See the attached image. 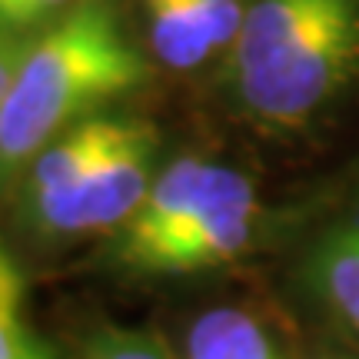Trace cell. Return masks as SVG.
<instances>
[{
	"label": "cell",
	"instance_id": "6da1fadb",
	"mask_svg": "<svg viewBox=\"0 0 359 359\" xmlns=\"http://www.w3.org/2000/svg\"><path fill=\"white\" fill-rule=\"evenodd\" d=\"M150 67L110 0H77L64 17L24 37L0 114V173L30 160L97 107L147 80Z\"/></svg>",
	"mask_w": 359,
	"mask_h": 359
},
{
	"label": "cell",
	"instance_id": "7a4b0ae2",
	"mask_svg": "<svg viewBox=\"0 0 359 359\" xmlns=\"http://www.w3.org/2000/svg\"><path fill=\"white\" fill-rule=\"evenodd\" d=\"M226 57L253 123L306 127L359 77V0H246Z\"/></svg>",
	"mask_w": 359,
	"mask_h": 359
},
{
	"label": "cell",
	"instance_id": "3957f363",
	"mask_svg": "<svg viewBox=\"0 0 359 359\" xmlns=\"http://www.w3.org/2000/svg\"><path fill=\"white\" fill-rule=\"evenodd\" d=\"M160 133L150 120L123 116L114 143L87 170L74 190L40 206L27 219L43 236H87V233L120 230L154 183Z\"/></svg>",
	"mask_w": 359,
	"mask_h": 359
},
{
	"label": "cell",
	"instance_id": "277c9868",
	"mask_svg": "<svg viewBox=\"0 0 359 359\" xmlns=\"http://www.w3.org/2000/svg\"><path fill=\"white\" fill-rule=\"evenodd\" d=\"M246 190H253V180L240 170L203 160L196 154L177 156L154 177L137 213L114 233V259L123 266L140 250L154 246L156 240Z\"/></svg>",
	"mask_w": 359,
	"mask_h": 359
},
{
	"label": "cell",
	"instance_id": "5b68a950",
	"mask_svg": "<svg viewBox=\"0 0 359 359\" xmlns=\"http://www.w3.org/2000/svg\"><path fill=\"white\" fill-rule=\"evenodd\" d=\"M257 217V190H246L226 203L213 206L203 217L190 219L187 226L173 230L163 240H156L154 246L140 250L133 259L123 263V269L147 273V276H183V273L217 269L236 259L253 243Z\"/></svg>",
	"mask_w": 359,
	"mask_h": 359
},
{
	"label": "cell",
	"instance_id": "8992f818",
	"mask_svg": "<svg viewBox=\"0 0 359 359\" xmlns=\"http://www.w3.org/2000/svg\"><path fill=\"white\" fill-rule=\"evenodd\" d=\"M246 0H143L150 50L170 70H193L230 53Z\"/></svg>",
	"mask_w": 359,
	"mask_h": 359
},
{
	"label": "cell",
	"instance_id": "52a82bcc",
	"mask_svg": "<svg viewBox=\"0 0 359 359\" xmlns=\"http://www.w3.org/2000/svg\"><path fill=\"white\" fill-rule=\"evenodd\" d=\"M123 116H87L77 127L64 130L57 140H50L30 160L24 183V210L34 213L40 206L53 203L57 196L74 190L80 180L87 177V170L103 156V150L114 143Z\"/></svg>",
	"mask_w": 359,
	"mask_h": 359
},
{
	"label": "cell",
	"instance_id": "ba28073f",
	"mask_svg": "<svg viewBox=\"0 0 359 359\" xmlns=\"http://www.w3.org/2000/svg\"><path fill=\"white\" fill-rule=\"evenodd\" d=\"M306 280L313 293L359 336V200L313 243Z\"/></svg>",
	"mask_w": 359,
	"mask_h": 359
},
{
	"label": "cell",
	"instance_id": "9c48e42d",
	"mask_svg": "<svg viewBox=\"0 0 359 359\" xmlns=\"http://www.w3.org/2000/svg\"><path fill=\"white\" fill-rule=\"evenodd\" d=\"M183 359H286L266 326L240 306L203 309L187 330Z\"/></svg>",
	"mask_w": 359,
	"mask_h": 359
},
{
	"label": "cell",
	"instance_id": "30bf717a",
	"mask_svg": "<svg viewBox=\"0 0 359 359\" xmlns=\"http://www.w3.org/2000/svg\"><path fill=\"white\" fill-rule=\"evenodd\" d=\"M0 359H57L53 346L27 320V280L0 243Z\"/></svg>",
	"mask_w": 359,
	"mask_h": 359
},
{
	"label": "cell",
	"instance_id": "8fae6325",
	"mask_svg": "<svg viewBox=\"0 0 359 359\" xmlns=\"http://www.w3.org/2000/svg\"><path fill=\"white\" fill-rule=\"evenodd\" d=\"M83 359H180L167 346L163 336L150 330H120V326H103L87 339V356Z\"/></svg>",
	"mask_w": 359,
	"mask_h": 359
},
{
	"label": "cell",
	"instance_id": "7c38bea8",
	"mask_svg": "<svg viewBox=\"0 0 359 359\" xmlns=\"http://www.w3.org/2000/svg\"><path fill=\"white\" fill-rule=\"evenodd\" d=\"M20 47H24V37L0 40V114H4V103H7V93H11L13 70H17V60H20Z\"/></svg>",
	"mask_w": 359,
	"mask_h": 359
},
{
	"label": "cell",
	"instance_id": "4fadbf2b",
	"mask_svg": "<svg viewBox=\"0 0 359 359\" xmlns=\"http://www.w3.org/2000/svg\"><path fill=\"white\" fill-rule=\"evenodd\" d=\"M7 37H13V34H7V30H4V27H0V40H7Z\"/></svg>",
	"mask_w": 359,
	"mask_h": 359
},
{
	"label": "cell",
	"instance_id": "5bb4252c",
	"mask_svg": "<svg viewBox=\"0 0 359 359\" xmlns=\"http://www.w3.org/2000/svg\"><path fill=\"white\" fill-rule=\"evenodd\" d=\"M4 7H7V0H0V11H4Z\"/></svg>",
	"mask_w": 359,
	"mask_h": 359
},
{
	"label": "cell",
	"instance_id": "9a60e30c",
	"mask_svg": "<svg viewBox=\"0 0 359 359\" xmlns=\"http://www.w3.org/2000/svg\"><path fill=\"white\" fill-rule=\"evenodd\" d=\"M323 359H343V356H323Z\"/></svg>",
	"mask_w": 359,
	"mask_h": 359
}]
</instances>
